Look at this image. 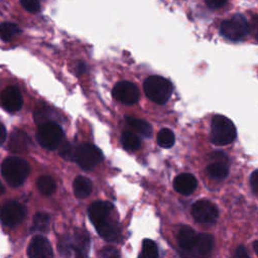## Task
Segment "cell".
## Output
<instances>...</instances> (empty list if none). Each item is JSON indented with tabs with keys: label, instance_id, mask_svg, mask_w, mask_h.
I'll list each match as a JSON object with an SVG mask.
<instances>
[{
	"label": "cell",
	"instance_id": "obj_1",
	"mask_svg": "<svg viewBox=\"0 0 258 258\" xmlns=\"http://www.w3.org/2000/svg\"><path fill=\"white\" fill-rule=\"evenodd\" d=\"M1 172L11 186H19L29 173V165L20 157H8L2 162Z\"/></svg>",
	"mask_w": 258,
	"mask_h": 258
},
{
	"label": "cell",
	"instance_id": "obj_2",
	"mask_svg": "<svg viewBox=\"0 0 258 258\" xmlns=\"http://www.w3.org/2000/svg\"><path fill=\"white\" fill-rule=\"evenodd\" d=\"M143 89L145 95L154 103L164 104L167 102L172 93L171 83L159 76H151L144 82Z\"/></svg>",
	"mask_w": 258,
	"mask_h": 258
},
{
	"label": "cell",
	"instance_id": "obj_3",
	"mask_svg": "<svg viewBox=\"0 0 258 258\" xmlns=\"http://www.w3.org/2000/svg\"><path fill=\"white\" fill-rule=\"evenodd\" d=\"M235 137L236 128L233 122L223 115H215L212 119V142L215 145L223 146L231 143Z\"/></svg>",
	"mask_w": 258,
	"mask_h": 258
},
{
	"label": "cell",
	"instance_id": "obj_4",
	"mask_svg": "<svg viewBox=\"0 0 258 258\" xmlns=\"http://www.w3.org/2000/svg\"><path fill=\"white\" fill-rule=\"evenodd\" d=\"M63 133L60 126L51 121L41 123L36 132L38 143L49 150L56 149L60 145Z\"/></svg>",
	"mask_w": 258,
	"mask_h": 258
},
{
	"label": "cell",
	"instance_id": "obj_5",
	"mask_svg": "<svg viewBox=\"0 0 258 258\" xmlns=\"http://www.w3.org/2000/svg\"><path fill=\"white\" fill-rule=\"evenodd\" d=\"M59 247L63 254L74 252L77 258H88L90 248L89 235L83 230H78L71 238H64Z\"/></svg>",
	"mask_w": 258,
	"mask_h": 258
},
{
	"label": "cell",
	"instance_id": "obj_6",
	"mask_svg": "<svg viewBox=\"0 0 258 258\" xmlns=\"http://www.w3.org/2000/svg\"><path fill=\"white\" fill-rule=\"evenodd\" d=\"M220 32L226 38L236 41L244 38L249 32V26L246 18L241 14H235L228 20L221 23Z\"/></svg>",
	"mask_w": 258,
	"mask_h": 258
},
{
	"label": "cell",
	"instance_id": "obj_7",
	"mask_svg": "<svg viewBox=\"0 0 258 258\" xmlns=\"http://www.w3.org/2000/svg\"><path fill=\"white\" fill-rule=\"evenodd\" d=\"M75 160L81 168L89 170L102 160V152L95 145L85 143L77 147Z\"/></svg>",
	"mask_w": 258,
	"mask_h": 258
},
{
	"label": "cell",
	"instance_id": "obj_8",
	"mask_svg": "<svg viewBox=\"0 0 258 258\" xmlns=\"http://www.w3.org/2000/svg\"><path fill=\"white\" fill-rule=\"evenodd\" d=\"M113 97L122 104L133 105L139 99V91L135 84L129 81H122L115 85L112 91Z\"/></svg>",
	"mask_w": 258,
	"mask_h": 258
},
{
	"label": "cell",
	"instance_id": "obj_9",
	"mask_svg": "<svg viewBox=\"0 0 258 258\" xmlns=\"http://www.w3.org/2000/svg\"><path fill=\"white\" fill-rule=\"evenodd\" d=\"M25 208L17 202H8L0 210V219L6 226L13 227L22 222L25 217Z\"/></svg>",
	"mask_w": 258,
	"mask_h": 258
},
{
	"label": "cell",
	"instance_id": "obj_10",
	"mask_svg": "<svg viewBox=\"0 0 258 258\" xmlns=\"http://www.w3.org/2000/svg\"><path fill=\"white\" fill-rule=\"evenodd\" d=\"M218 214L217 207L207 200H200L191 207V215L200 223H213L218 218Z\"/></svg>",
	"mask_w": 258,
	"mask_h": 258
},
{
	"label": "cell",
	"instance_id": "obj_11",
	"mask_svg": "<svg viewBox=\"0 0 258 258\" xmlns=\"http://www.w3.org/2000/svg\"><path fill=\"white\" fill-rule=\"evenodd\" d=\"M28 258H52V249L49 242L42 236L34 237L27 249Z\"/></svg>",
	"mask_w": 258,
	"mask_h": 258
},
{
	"label": "cell",
	"instance_id": "obj_12",
	"mask_svg": "<svg viewBox=\"0 0 258 258\" xmlns=\"http://www.w3.org/2000/svg\"><path fill=\"white\" fill-rule=\"evenodd\" d=\"M1 103L3 107L9 112L18 111L23 104L22 95L19 89L15 86L7 87L1 95Z\"/></svg>",
	"mask_w": 258,
	"mask_h": 258
},
{
	"label": "cell",
	"instance_id": "obj_13",
	"mask_svg": "<svg viewBox=\"0 0 258 258\" xmlns=\"http://www.w3.org/2000/svg\"><path fill=\"white\" fill-rule=\"evenodd\" d=\"M112 210H113V206L109 202L97 201L93 203L88 210L89 218L92 224L96 227L99 224L106 221L107 219H109V216Z\"/></svg>",
	"mask_w": 258,
	"mask_h": 258
},
{
	"label": "cell",
	"instance_id": "obj_14",
	"mask_svg": "<svg viewBox=\"0 0 258 258\" xmlns=\"http://www.w3.org/2000/svg\"><path fill=\"white\" fill-rule=\"evenodd\" d=\"M9 149L14 153H24L28 150L30 139L26 132L20 129H15L9 137Z\"/></svg>",
	"mask_w": 258,
	"mask_h": 258
},
{
	"label": "cell",
	"instance_id": "obj_15",
	"mask_svg": "<svg viewBox=\"0 0 258 258\" xmlns=\"http://www.w3.org/2000/svg\"><path fill=\"white\" fill-rule=\"evenodd\" d=\"M198 185L197 178L190 173H180L173 180L174 189L181 195L191 194Z\"/></svg>",
	"mask_w": 258,
	"mask_h": 258
},
{
	"label": "cell",
	"instance_id": "obj_16",
	"mask_svg": "<svg viewBox=\"0 0 258 258\" xmlns=\"http://www.w3.org/2000/svg\"><path fill=\"white\" fill-rule=\"evenodd\" d=\"M214 247V238L210 234H200L197 235V239L191 250L198 255L205 257L211 253Z\"/></svg>",
	"mask_w": 258,
	"mask_h": 258
},
{
	"label": "cell",
	"instance_id": "obj_17",
	"mask_svg": "<svg viewBox=\"0 0 258 258\" xmlns=\"http://www.w3.org/2000/svg\"><path fill=\"white\" fill-rule=\"evenodd\" d=\"M99 235L107 241H114L119 236V228L115 222L107 219L103 223L96 226Z\"/></svg>",
	"mask_w": 258,
	"mask_h": 258
},
{
	"label": "cell",
	"instance_id": "obj_18",
	"mask_svg": "<svg viewBox=\"0 0 258 258\" xmlns=\"http://www.w3.org/2000/svg\"><path fill=\"white\" fill-rule=\"evenodd\" d=\"M197 239V234L194 231L192 228L189 226H182L179 229L178 235H177V242L181 249L188 250L191 249L195 245Z\"/></svg>",
	"mask_w": 258,
	"mask_h": 258
},
{
	"label": "cell",
	"instance_id": "obj_19",
	"mask_svg": "<svg viewBox=\"0 0 258 258\" xmlns=\"http://www.w3.org/2000/svg\"><path fill=\"white\" fill-rule=\"evenodd\" d=\"M93 188L92 181L86 176H77L73 182V189L78 199L87 198Z\"/></svg>",
	"mask_w": 258,
	"mask_h": 258
},
{
	"label": "cell",
	"instance_id": "obj_20",
	"mask_svg": "<svg viewBox=\"0 0 258 258\" xmlns=\"http://www.w3.org/2000/svg\"><path fill=\"white\" fill-rule=\"evenodd\" d=\"M126 122L128 123V125L132 129H134L136 132L140 133L141 135H144L146 137L151 136V134H152V127L145 120L128 116V117H126Z\"/></svg>",
	"mask_w": 258,
	"mask_h": 258
},
{
	"label": "cell",
	"instance_id": "obj_21",
	"mask_svg": "<svg viewBox=\"0 0 258 258\" xmlns=\"http://www.w3.org/2000/svg\"><path fill=\"white\" fill-rule=\"evenodd\" d=\"M207 172L213 178H216V179L224 178L229 173L228 163L222 162V161H214L207 166Z\"/></svg>",
	"mask_w": 258,
	"mask_h": 258
},
{
	"label": "cell",
	"instance_id": "obj_22",
	"mask_svg": "<svg viewBox=\"0 0 258 258\" xmlns=\"http://www.w3.org/2000/svg\"><path fill=\"white\" fill-rule=\"evenodd\" d=\"M121 142L123 147L127 150H136L141 145L139 137L132 131H124L121 136Z\"/></svg>",
	"mask_w": 258,
	"mask_h": 258
},
{
	"label": "cell",
	"instance_id": "obj_23",
	"mask_svg": "<svg viewBox=\"0 0 258 258\" xmlns=\"http://www.w3.org/2000/svg\"><path fill=\"white\" fill-rule=\"evenodd\" d=\"M37 189L44 196H50L55 190V182L48 175H42L37 179Z\"/></svg>",
	"mask_w": 258,
	"mask_h": 258
},
{
	"label": "cell",
	"instance_id": "obj_24",
	"mask_svg": "<svg viewBox=\"0 0 258 258\" xmlns=\"http://www.w3.org/2000/svg\"><path fill=\"white\" fill-rule=\"evenodd\" d=\"M50 218L45 213H36L32 220V230L38 232H46L49 228Z\"/></svg>",
	"mask_w": 258,
	"mask_h": 258
},
{
	"label": "cell",
	"instance_id": "obj_25",
	"mask_svg": "<svg viewBox=\"0 0 258 258\" xmlns=\"http://www.w3.org/2000/svg\"><path fill=\"white\" fill-rule=\"evenodd\" d=\"M138 258H158V249L156 244L150 239H144L142 250Z\"/></svg>",
	"mask_w": 258,
	"mask_h": 258
},
{
	"label": "cell",
	"instance_id": "obj_26",
	"mask_svg": "<svg viewBox=\"0 0 258 258\" xmlns=\"http://www.w3.org/2000/svg\"><path fill=\"white\" fill-rule=\"evenodd\" d=\"M20 32V28L12 22H3L0 24V37L4 41L10 40L14 35Z\"/></svg>",
	"mask_w": 258,
	"mask_h": 258
},
{
	"label": "cell",
	"instance_id": "obj_27",
	"mask_svg": "<svg viewBox=\"0 0 258 258\" xmlns=\"http://www.w3.org/2000/svg\"><path fill=\"white\" fill-rule=\"evenodd\" d=\"M174 134L170 129L163 128L157 134V143L163 148H169L174 144Z\"/></svg>",
	"mask_w": 258,
	"mask_h": 258
},
{
	"label": "cell",
	"instance_id": "obj_28",
	"mask_svg": "<svg viewBox=\"0 0 258 258\" xmlns=\"http://www.w3.org/2000/svg\"><path fill=\"white\" fill-rule=\"evenodd\" d=\"M59 147V155L66 159V160H74L76 155V149L74 145H72L70 142L66 141L60 143Z\"/></svg>",
	"mask_w": 258,
	"mask_h": 258
},
{
	"label": "cell",
	"instance_id": "obj_29",
	"mask_svg": "<svg viewBox=\"0 0 258 258\" xmlns=\"http://www.w3.org/2000/svg\"><path fill=\"white\" fill-rule=\"evenodd\" d=\"M20 3L25 10L31 13H36L40 10V3L38 0H20Z\"/></svg>",
	"mask_w": 258,
	"mask_h": 258
},
{
	"label": "cell",
	"instance_id": "obj_30",
	"mask_svg": "<svg viewBox=\"0 0 258 258\" xmlns=\"http://www.w3.org/2000/svg\"><path fill=\"white\" fill-rule=\"evenodd\" d=\"M100 258H120V253L115 247L106 246L101 250Z\"/></svg>",
	"mask_w": 258,
	"mask_h": 258
},
{
	"label": "cell",
	"instance_id": "obj_31",
	"mask_svg": "<svg viewBox=\"0 0 258 258\" xmlns=\"http://www.w3.org/2000/svg\"><path fill=\"white\" fill-rule=\"evenodd\" d=\"M249 26V32L252 33V35L258 39V15H255L251 18L250 23L248 24Z\"/></svg>",
	"mask_w": 258,
	"mask_h": 258
},
{
	"label": "cell",
	"instance_id": "obj_32",
	"mask_svg": "<svg viewBox=\"0 0 258 258\" xmlns=\"http://www.w3.org/2000/svg\"><path fill=\"white\" fill-rule=\"evenodd\" d=\"M250 184L254 194L258 196V169L252 172L250 176Z\"/></svg>",
	"mask_w": 258,
	"mask_h": 258
},
{
	"label": "cell",
	"instance_id": "obj_33",
	"mask_svg": "<svg viewBox=\"0 0 258 258\" xmlns=\"http://www.w3.org/2000/svg\"><path fill=\"white\" fill-rule=\"evenodd\" d=\"M227 1L228 0H205L208 7L212 8V9H218V8L224 6Z\"/></svg>",
	"mask_w": 258,
	"mask_h": 258
},
{
	"label": "cell",
	"instance_id": "obj_34",
	"mask_svg": "<svg viewBox=\"0 0 258 258\" xmlns=\"http://www.w3.org/2000/svg\"><path fill=\"white\" fill-rule=\"evenodd\" d=\"M233 258H249V255L244 246H238L234 253Z\"/></svg>",
	"mask_w": 258,
	"mask_h": 258
},
{
	"label": "cell",
	"instance_id": "obj_35",
	"mask_svg": "<svg viewBox=\"0 0 258 258\" xmlns=\"http://www.w3.org/2000/svg\"><path fill=\"white\" fill-rule=\"evenodd\" d=\"M211 157L215 160V161H222V162H227L228 163V157L226 154H224L223 152L221 151H216V152H213L211 154Z\"/></svg>",
	"mask_w": 258,
	"mask_h": 258
},
{
	"label": "cell",
	"instance_id": "obj_36",
	"mask_svg": "<svg viewBox=\"0 0 258 258\" xmlns=\"http://www.w3.org/2000/svg\"><path fill=\"white\" fill-rule=\"evenodd\" d=\"M180 255H181L182 258H204V257L198 255V254H197L196 252H194L191 249H188V250L182 249Z\"/></svg>",
	"mask_w": 258,
	"mask_h": 258
},
{
	"label": "cell",
	"instance_id": "obj_37",
	"mask_svg": "<svg viewBox=\"0 0 258 258\" xmlns=\"http://www.w3.org/2000/svg\"><path fill=\"white\" fill-rule=\"evenodd\" d=\"M6 138V129L3 124L0 123V145L5 141Z\"/></svg>",
	"mask_w": 258,
	"mask_h": 258
},
{
	"label": "cell",
	"instance_id": "obj_38",
	"mask_svg": "<svg viewBox=\"0 0 258 258\" xmlns=\"http://www.w3.org/2000/svg\"><path fill=\"white\" fill-rule=\"evenodd\" d=\"M253 249H254V251L256 252V254L258 255V241H255V242L253 243Z\"/></svg>",
	"mask_w": 258,
	"mask_h": 258
},
{
	"label": "cell",
	"instance_id": "obj_39",
	"mask_svg": "<svg viewBox=\"0 0 258 258\" xmlns=\"http://www.w3.org/2000/svg\"><path fill=\"white\" fill-rule=\"evenodd\" d=\"M3 191H4V187H3V185H2V183L0 182V196L3 194Z\"/></svg>",
	"mask_w": 258,
	"mask_h": 258
}]
</instances>
